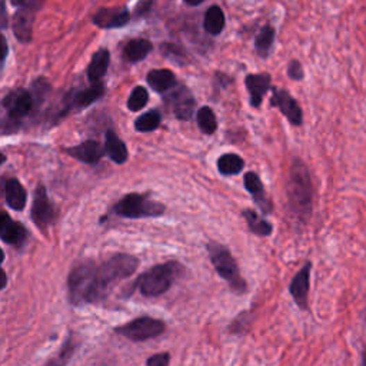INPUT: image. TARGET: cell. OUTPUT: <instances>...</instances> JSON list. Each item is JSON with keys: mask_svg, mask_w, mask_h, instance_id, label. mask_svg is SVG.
<instances>
[{"mask_svg": "<svg viewBox=\"0 0 366 366\" xmlns=\"http://www.w3.org/2000/svg\"><path fill=\"white\" fill-rule=\"evenodd\" d=\"M139 259L128 253H116L97 265L86 259L72 266L67 276V295L73 306L102 302L113 285L132 276Z\"/></svg>", "mask_w": 366, "mask_h": 366, "instance_id": "6da1fadb", "label": "cell"}, {"mask_svg": "<svg viewBox=\"0 0 366 366\" xmlns=\"http://www.w3.org/2000/svg\"><path fill=\"white\" fill-rule=\"evenodd\" d=\"M289 208L295 219L306 225L313 210V185L308 166L299 159H294L289 169L286 183Z\"/></svg>", "mask_w": 366, "mask_h": 366, "instance_id": "7a4b0ae2", "label": "cell"}, {"mask_svg": "<svg viewBox=\"0 0 366 366\" xmlns=\"http://www.w3.org/2000/svg\"><path fill=\"white\" fill-rule=\"evenodd\" d=\"M183 274V266L179 262H166L152 266L149 271L143 272L135 282L143 297L156 298L170 289L176 278Z\"/></svg>", "mask_w": 366, "mask_h": 366, "instance_id": "3957f363", "label": "cell"}, {"mask_svg": "<svg viewBox=\"0 0 366 366\" xmlns=\"http://www.w3.org/2000/svg\"><path fill=\"white\" fill-rule=\"evenodd\" d=\"M206 249L209 252V258L215 266L217 275L229 283L231 289L235 292V294H245L248 290V285L245 279L242 278L236 260L233 259L231 251L215 240H210L208 243Z\"/></svg>", "mask_w": 366, "mask_h": 366, "instance_id": "277c9868", "label": "cell"}, {"mask_svg": "<svg viewBox=\"0 0 366 366\" xmlns=\"http://www.w3.org/2000/svg\"><path fill=\"white\" fill-rule=\"evenodd\" d=\"M112 212L128 219L159 217L166 212V206L153 201L149 193H128L113 205Z\"/></svg>", "mask_w": 366, "mask_h": 366, "instance_id": "5b68a950", "label": "cell"}, {"mask_svg": "<svg viewBox=\"0 0 366 366\" xmlns=\"http://www.w3.org/2000/svg\"><path fill=\"white\" fill-rule=\"evenodd\" d=\"M2 105L6 112V116L3 119V135H6L15 132L12 126L17 129L20 120L26 117L35 108L36 101L31 90L16 89L9 92L3 97Z\"/></svg>", "mask_w": 366, "mask_h": 366, "instance_id": "8992f818", "label": "cell"}, {"mask_svg": "<svg viewBox=\"0 0 366 366\" xmlns=\"http://www.w3.org/2000/svg\"><path fill=\"white\" fill-rule=\"evenodd\" d=\"M165 331L166 324L160 319L151 318V316H140V318L133 319L129 324L120 325L115 329L117 335L133 340V342H144V340L155 339L163 335Z\"/></svg>", "mask_w": 366, "mask_h": 366, "instance_id": "52a82bcc", "label": "cell"}, {"mask_svg": "<svg viewBox=\"0 0 366 366\" xmlns=\"http://www.w3.org/2000/svg\"><path fill=\"white\" fill-rule=\"evenodd\" d=\"M15 8H17L16 13L12 19V29L16 39L20 43H31L33 39V23L36 19V12L43 6V2H13Z\"/></svg>", "mask_w": 366, "mask_h": 366, "instance_id": "ba28073f", "label": "cell"}, {"mask_svg": "<svg viewBox=\"0 0 366 366\" xmlns=\"http://www.w3.org/2000/svg\"><path fill=\"white\" fill-rule=\"evenodd\" d=\"M106 93V86L103 83H94L90 85L86 89H82L76 93H70L65 97V101L62 102V108L55 113V124L63 117H66L72 110H82L96 101H99L101 97H103Z\"/></svg>", "mask_w": 366, "mask_h": 366, "instance_id": "9c48e42d", "label": "cell"}, {"mask_svg": "<svg viewBox=\"0 0 366 366\" xmlns=\"http://www.w3.org/2000/svg\"><path fill=\"white\" fill-rule=\"evenodd\" d=\"M56 209L47 197L46 188L40 183L35 190V199L32 206V221L40 231H46L56 222Z\"/></svg>", "mask_w": 366, "mask_h": 366, "instance_id": "30bf717a", "label": "cell"}, {"mask_svg": "<svg viewBox=\"0 0 366 366\" xmlns=\"http://www.w3.org/2000/svg\"><path fill=\"white\" fill-rule=\"evenodd\" d=\"M271 106L278 108L281 113L289 120L290 125L301 126L303 124V112L298 101L286 89L274 88Z\"/></svg>", "mask_w": 366, "mask_h": 366, "instance_id": "8fae6325", "label": "cell"}, {"mask_svg": "<svg viewBox=\"0 0 366 366\" xmlns=\"http://www.w3.org/2000/svg\"><path fill=\"white\" fill-rule=\"evenodd\" d=\"M165 102L179 120H190L194 113V106H197L192 92L185 85H176V88L165 97Z\"/></svg>", "mask_w": 366, "mask_h": 366, "instance_id": "7c38bea8", "label": "cell"}, {"mask_svg": "<svg viewBox=\"0 0 366 366\" xmlns=\"http://www.w3.org/2000/svg\"><path fill=\"white\" fill-rule=\"evenodd\" d=\"M131 20V12L128 8H103L97 10L92 22L101 29H117L124 28Z\"/></svg>", "mask_w": 366, "mask_h": 366, "instance_id": "4fadbf2b", "label": "cell"}, {"mask_svg": "<svg viewBox=\"0 0 366 366\" xmlns=\"http://www.w3.org/2000/svg\"><path fill=\"white\" fill-rule=\"evenodd\" d=\"M0 238H2V240L8 243V245L20 249L26 245L29 232L20 222L13 221L8 215V212H3L2 222H0Z\"/></svg>", "mask_w": 366, "mask_h": 366, "instance_id": "5bb4252c", "label": "cell"}, {"mask_svg": "<svg viewBox=\"0 0 366 366\" xmlns=\"http://www.w3.org/2000/svg\"><path fill=\"white\" fill-rule=\"evenodd\" d=\"M310 269H312V263L306 262L305 266L294 276V279H292L289 285V294L302 310H308L309 308L308 298H309V286H310Z\"/></svg>", "mask_w": 366, "mask_h": 366, "instance_id": "9a60e30c", "label": "cell"}, {"mask_svg": "<svg viewBox=\"0 0 366 366\" xmlns=\"http://www.w3.org/2000/svg\"><path fill=\"white\" fill-rule=\"evenodd\" d=\"M65 152L69 156L75 158L76 160L82 163H88V165L97 163L103 158V155H106L103 146L93 139L85 140L81 144L72 146V148H65Z\"/></svg>", "mask_w": 366, "mask_h": 366, "instance_id": "2e32d148", "label": "cell"}, {"mask_svg": "<svg viewBox=\"0 0 366 366\" xmlns=\"http://www.w3.org/2000/svg\"><path fill=\"white\" fill-rule=\"evenodd\" d=\"M272 78L269 73H251L245 78V85L249 92V102L252 108H259L265 94L269 92Z\"/></svg>", "mask_w": 366, "mask_h": 366, "instance_id": "e0dca14e", "label": "cell"}, {"mask_svg": "<svg viewBox=\"0 0 366 366\" xmlns=\"http://www.w3.org/2000/svg\"><path fill=\"white\" fill-rule=\"evenodd\" d=\"M243 183H245V189L252 194L253 202L256 203V206H259L262 213L263 215L272 213L274 205L271 199L266 197V192L260 178L255 172H248L245 174V176H243Z\"/></svg>", "mask_w": 366, "mask_h": 366, "instance_id": "ac0fdd59", "label": "cell"}, {"mask_svg": "<svg viewBox=\"0 0 366 366\" xmlns=\"http://www.w3.org/2000/svg\"><path fill=\"white\" fill-rule=\"evenodd\" d=\"M3 186H5V201L10 209L20 212L26 208L28 192L16 178L3 181Z\"/></svg>", "mask_w": 366, "mask_h": 366, "instance_id": "d6986e66", "label": "cell"}, {"mask_svg": "<svg viewBox=\"0 0 366 366\" xmlns=\"http://www.w3.org/2000/svg\"><path fill=\"white\" fill-rule=\"evenodd\" d=\"M105 152L116 165H124L129 159V152L125 142L112 129H108L105 133Z\"/></svg>", "mask_w": 366, "mask_h": 366, "instance_id": "ffe728a7", "label": "cell"}, {"mask_svg": "<svg viewBox=\"0 0 366 366\" xmlns=\"http://www.w3.org/2000/svg\"><path fill=\"white\" fill-rule=\"evenodd\" d=\"M109 63H110V53L108 49L102 47L97 51L93 56L92 60L88 66V79L90 81L92 85L94 83H101L99 81L106 75V72L109 69Z\"/></svg>", "mask_w": 366, "mask_h": 366, "instance_id": "44dd1931", "label": "cell"}, {"mask_svg": "<svg viewBox=\"0 0 366 366\" xmlns=\"http://www.w3.org/2000/svg\"><path fill=\"white\" fill-rule=\"evenodd\" d=\"M146 82L158 93H166L172 88H176V76L169 69H153L146 76Z\"/></svg>", "mask_w": 366, "mask_h": 366, "instance_id": "7402d4cb", "label": "cell"}, {"mask_svg": "<svg viewBox=\"0 0 366 366\" xmlns=\"http://www.w3.org/2000/svg\"><path fill=\"white\" fill-rule=\"evenodd\" d=\"M152 51H153V46H152L151 40H148V39H132L125 44L124 52H122V56H124V59L129 63H138L148 56Z\"/></svg>", "mask_w": 366, "mask_h": 366, "instance_id": "603a6c76", "label": "cell"}, {"mask_svg": "<svg viewBox=\"0 0 366 366\" xmlns=\"http://www.w3.org/2000/svg\"><path fill=\"white\" fill-rule=\"evenodd\" d=\"M242 216L245 217L248 228L253 235L263 236V238L272 235L274 225L269 221H266V219L260 217L253 209H243Z\"/></svg>", "mask_w": 366, "mask_h": 366, "instance_id": "cb8c5ba5", "label": "cell"}, {"mask_svg": "<svg viewBox=\"0 0 366 366\" xmlns=\"http://www.w3.org/2000/svg\"><path fill=\"white\" fill-rule=\"evenodd\" d=\"M225 22L226 20H225L224 10L217 5H212L205 13L203 28H205L206 33H209L212 36H217V35H221L222 31L225 29Z\"/></svg>", "mask_w": 366, "mask_h": 366, "instance_id": "d4e9b609", "label": "cell"}, {"mask_svg": "<svg viewBox=\"0 0 366 366\" xmlns=\"http://www.w3.org/2000/svg\"><path fill=\"white\" fill-rule=\"evenodd\" d=\"M243 167H245V162L236 153H225L217 159V170L225 176L239 175Z\"/></svg>", "mask_w": 366, "mask_h": 366, "instance_id": "484cf974", "label": "cell"}, {"mask_svg": "<svg viewBox=\"0 0 366 366\" xmlns=\"http://www.w3.org/2000/svg\"><path fill=\"white\" fill-rule=\"evenodd\" d=\"M275 42V29L271 24H265L255 38V49L260 58H267Z\"/></svg>", "mask_w": 366, "mask_h": 366, "instance_id": "4316f807", "label": "cell"}, {"mask_svg": "<svg viewBox=\"0 0 366 366\" xmlns=\"http://www.w3.org/2000/svg\"><path fill=\"white\" fill-rule=\"evenodd\" d=\"M160 122H162V116L156 109H152L149 112H146L143 115H140L136 120H135V129L140 133H148V132H153L160 126Z\"/></svg>", "mask_w": 366, "mask_h": 366, "instance_id": "83f0119b", "label": "cell"}, {"mask_svg": "<svg viewBox=\"0 0 366 366\" xmlns=\"http://www.w3.org/2000/svg\"><path fill=\"white\" fill-rule=\"evenodd\" d=\"M198 126L205 135H213L217 129V120L215 116V112L209 106H203L197 113Z\"/></svg>", "mask_w": 366, "mask_h": 366, "instance_id": "f1b7e54d", "label": "cell"}, {"mask_svg": "<svg viewBox=\"0 0 366 366\" xmlns=\"http://www.w3.org/2000/svg\"><path fill=\"white\" fill-rule=\"evenodd\" d=\"M76 348H78V344L75 342V339L69 336L66 339V342L63 344V347L60 348L59 353L49 360L47 363H44L43 366H66L69 363V360L72 359L73 353H75Z\"/></svg>", "mask_w": 366, "mask_h": 366, "instance_id": "f546056e", "label": "cell"}, {"mask_svg": "<svg viewBox=\"0 0 366 366\" xmlns=\"http://www.w3.org/2000/svg\"><path fill=\"white\" fill-rule=\"evenodd\" d=\"M160 52H162V55L166 59L172 60L176 65L183 66V65L189 63V56L186 55L185 49L181 47L179 44H175V43H163L160 46Z\"/></svg>", "mask_w": 366, "mask_h": 366, "instance_id": "4dcf8cb0", "label": "cell"}, {"mask_svg": "<svg viewBox=\"0 0 366 366\" xmlns=\"http://www.w3.org/2000/svg\"><path fill=\"white\" fill-rule=\"evenodd\" d=\"M149 102V92L143 86H138L132 90L129 99H128V109L131 112L142 110Z\"/></svg>", "mask_w": 366, "mask_h": 366, "instance_id": "1f68e13d", "label": "cell"}, {"mask_svg": "<svg viewBox=\"0 0 366 366\" xmlns=\"http://www.w3.org/2000/svg\"><path fill=\"white\" fill-rule=\"evenodd\" d=\"M288 76L292 79V81H302L305 78V72H303V67L301 65L299 60H290L289 65H288Z\"/></svg>", "mask_w": 366, "mask_h": 366, "instance_id": "d6a6232c", "label": "cell"}, {"mask_svg": "<svg viewBox=\"0 0 366 366\" xmlns=\"http://www.w3.org/2000/svg\"><path fill=\"white\" fill-rule=\"evenodd\" d=\"M170 363V355L167 352L156 353L146 360V366H169Z\"/></svg>", "mask_w": 366, "mask_h": 366, "instance_id": "836d02e7", "label": "cell"}, {"mask_svg": "<svg viewBox=\"0 0 366 366\" xmlns=\"http://www.w3.org/2000/svg\"><path fill=\"white\" fill-rule=\"evenodd\" d=\"M152 6H153V2H140V3H138L136 8H135V15H133V17L140 19V17H143V16H146V15H149Z\"/></svg>", "mask_w": 366, "mask_h": 366, "instance_id": "e575fe53", "label": "cell"}, {"mask_svg": "<svg viewBox=\"0 0 366 366\" xmlns=\"http://www.w3.org/2000/svg\"><path fill=\"white\" fill-rule=\"evenodd\" d=\"M0 23H2V29H6L8 28V10H6V5H3V8H2V20H0Z\"/></svg>", "mask_w": 366, "mask_h": 366, "instance_id": "d590c367", "label": "cell"}, {"mask_svg": "<svg viewBox=\"0 0 366 366\" xmlns=\"http://www.w3.org/2000/svg\"><path fill=\"white\" fill-rule=\"evenodd\" d=\"M2 42H3V55H2V62L5 63V60H6V58H8V51H9V49H8V42H6V38H5V36H2Z\"/></svg>", "mask_w": 366, "mask_h": 366, "instance_id": "8d00e7d4", "label": "cell"}, {"mask_svg": "<svg viewBox=\"0 0 366 366\" xmlns=\"http://www.w3.org/2000/svg\"><path fill=\"white\" fill-rule=\"evenodd\" d=\"M360 366H366V349L362 352V360H360Z\"/></svg>", "mask_w": 366, "mask_h": 366, "instance_id": "74e56055", "label": "cell"}]
</instances>
